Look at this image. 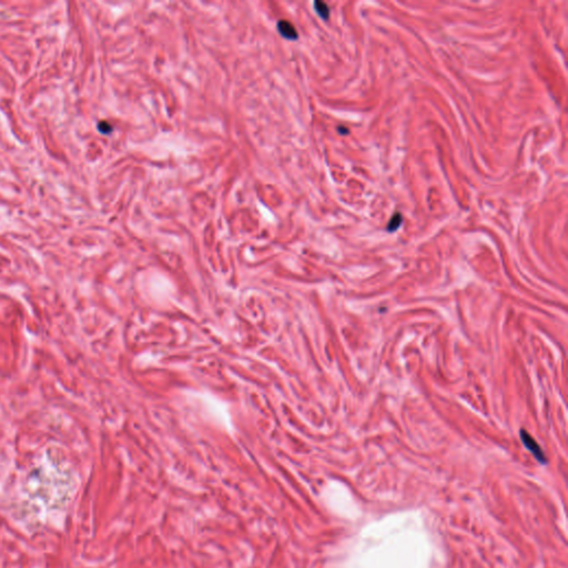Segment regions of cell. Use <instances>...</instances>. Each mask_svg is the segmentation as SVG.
<instances>
[{"label":"cell","mask_w":568,"mask_h":568,"mask_svg":"<svg viewBox=\"0 0 568 568\" xmlns=\"http://www.w3.org/2000/svg\"><path fill=\"white\" fill-rule=\"evenodd\" d=\"M521 438H522L523 444L525 445V447L528 449L531 454H533L536 460H537L539 463L546 464L547 458H546V455L544 454L543 449L540 448L537 442H536V440L531 437V436L527 433L525 430H521Z\"/></svg>","instance_id":"cell-1"},{"label":"cell","mask_w":568,"mask_h":568,"mask_svg":"<svg viewBox=\"0 0 568 568\" xmlns=\"http://www.w3.org/2000/svg\"><path fill=\"white\" fill-rule=\"evenodd\" d=\"M278 31L279 34L282 36L284 39H288L291 40V42H293V40H297L299 38V34L297 29L294 28V26L291 24L290 21L288 20H280L278 21Z\"/></svg>","instance_id":"cell-2"},{"label":"cell","mask_w":568,"mask_h":568,"mask_svg":"<svg viewBox=\"0 0 568 568\" xmlns=\"http://www.w3.org/2000/svg\"><path fill=\"white\" fill-rule=\"evenodd\" d=\"M314 10L323 20H328L330 18V8L323 1H314Z\"/></svg>","instance_id":"cell-3"},{"label":"cell","mask_w":568,"mask_h":568,"mask_svg":"<svg viewBox=\"0 0 568 568\" xmlns=\"http://www.w3.org/2000/svg\"><path fill=\"white\" fill-rule=\"evenodd\" d=\"M402 221H403V217H402L401 213L399 212L395 213V215L391 218V220L389 222L386 230H388L389 232H395V231H396L399 226H401Z\"/></svg>","instance_id":"cell-4"},{"label":"cell","mask_w":568,"mask_h":568,"mask_svg":"<svg viewBox=\"0 0 568 568\" xmlns=\"http://www.w3.org/2000/svg\"><path fill=\"white\" fill-rule=\"evenodd\" d=\"M98 130L103 134H109L112 132V126L106 121H102L98 125Z\"/></svg>","instance_id":"cell-5"},{"label":"cell","mask_w":568,"mask_h":568,"mask_svg":"<svg viewBox=\"0 0 568 568\" xmlns=\"http://www.w3.org/2000/svg\"><path fill=\"white\" fill-rule=\"evenodd\" d=\"M338 131H339V133L342 134V135H345V134L349 133V129L347 128V127H343V126H340L338 128Z\"/></svg>","instance_id":"cell-6"}]
</instances>
